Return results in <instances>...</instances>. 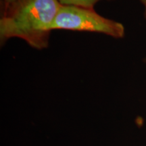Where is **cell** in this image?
I'll use <instances>...</instances> for the list:
<instances>
[{
    "label": "cell",
    "instance_id": "7a4b0ae2",
    "mask_svg": "<svg viewBox=\"0 0 146 146\" xmlns=\"http://www.w3.org/2000/svg\"><path fill=\"white\" fill-rule=\"evenodd\" d=\"M56 29L99 33L114 38L125 35L121 23L103 17L94 9L74 5H61L52 25V31Z\"/></svg>",
    "mask_w": 146,
    "mask_h": 146
},
{
    "label": "cell",
    "instance_id": "6da1fadb",
    "mask_svg": "<svg viewBox=\"0 0 146 146\" xmlns=\"http://www.w3.org/2000/svg\"><path fill=\"white\" fill-rule=\"evenodd\" d=\"M60 6L58 0H16L3 8L0 20L1 43L18 37L33 48H47Z\"/></svg>",
    "mask_w": 146,
    "mask_h": 146
},
{
    "label": "cell",
    "instance_id": "277c9868",
    "mask_svg": "<svg viewBox=\"0 0 146 146\" xmlns=\"http://www.w3.org/2000/svg\"><path fill=\"white\" fill-rule=\"evenodd\" d=\"M16 0H3V8H6L8 7V5H10V4H12V3H14V1H16Z\"/></svg>",
    "mask_w": 146,
    "mask_h": 146
},
{
    "label": "cell",
    "instance_id": "3957f363",
    "mask_svg": "<svg viewBox=\"0 0 146 146\" xmlns=\"http://www.w3.org/2000/svg\"><path fill=\"white\" fill-rule=\"evenodd\" d=\"M61 5H74L81 8L94 9L95 5L102 0H58Z\"/></svg>",
    "mask_w": 146,
    "mask_h": 146
},
{
    "label": "cell",
    "instance_id": "5b68a950",
    "mask_svg": "<svg viewBox=\"0 0 146 146\" xmlns=\"http://www.w3.org/2000/svg\"><path fill=\"white\" fill-rule=\"evenodd\" d=\"M141 2L143 3V5L145 7V12H144V15H145V17L146 18V0H140Z\"/></svg>",
    "mask_w": 146,
    "mask_h": 146
}]
</instances>
